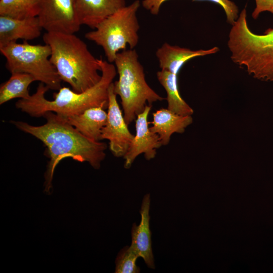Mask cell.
Listing matches in <instances>:
<instances>
[{
	"label": "cell",
	"mask_w": 273,
	"mask_h": 273,
	"mask_svg": "<svg viewBox=\"0 0 273 273\" xmlns=\"http://www.w3.org/2000/svg\"><path fill=\"white\" fill-rule=\"evenodd\" d=\"M46 122L33 126L27 122L12 120L18 129L39 140L46 147V154L50 158L45 173V191L49 192L54 171L59 162L71 158L80 162H87L95 169L100 167L106 156V143L94 142L85 138L71 125L63 116L48 112L42 116Z\"/></svg>",
	"instance_id": "6da1fadb"
},
{
	"label": "cell",
	"mask_w": 273,
	"mask_h": 273,
	"mask_svg": "<svg viewBox=\"0 0 273 273\" xmlns=\"http://www.w3.org/2000/svg\"><path fill=\"white\" fill-rule=\"evenodd\" d=\"M102 77L92 87L82 93H76L69 87H62L53 95L54 100L45 98L50 89L40 82L36 92L26 99H20L16 107L31 117H40L48 112H53L64 117L80 114L90 108L108 106V88L117 74L115 66L102 59H99Z\"/></svg>",
	"instance_id": "7a4b0ae2"
},
{
	"label": "cell",
	"mask_w": 273,
	"mask_h": 273,
	"mask_svg": "<svg viewBox=\"0 0 273 273\" xmlns=\"http://www.w3.org/2000/svg\"><path fill=\"white\" fill-rule=\"evenodd\" d=\"M43 40L51 50L50 60L62 81L76 93L86 91L101 79L99 59L75 34L47 32Z\"/></svg>",
	"instance_id": "3957f363"
},
{
	"label": "cell",
	"mask_w": 273,
	"mask_h": 273,
	"mask_svg": "<svg viewBox=\"0 0 273 273\" xmlns=\"http://www.w3.org/2000/svg\"><path fill=\"white\" fill-rule=\"evenodd\" d=\"M232 26L227 43L231 60L254 78L273 83V28L262 34L252 32L246 8Z\"/></svg>",
	"instance_id": "277c9868"
},
{
	"label": "cell",
	"mask_w": 273,
	"mask_h": 273,
	"mask_svg": "<svg viewBox=\"0 0 273 273\" xmlns=\"http://www.w3.org/2000/svg\"><path fill=\"white\" fill-rule=\"evenodd\" d=\"M133 49L124 50L117 54L114 63L118 79L113 83L114 93L121 99L123 116L128 125L145 108L166 99L154 91L147 83L144 67L139 61Z\"/></svg>",
	"instance_id": "5b68a950"
},
{
	"label": "cell",
	"mask_w": 273,
	"mask_h": 273,
	"mask_svg": "<svg viewBox=\"0 0 273 273\" xmlns=\"http://www.w3.org/2000/svg\"><path fill=\"white\" fill-rule=\"evenodd\" d=\"M140 7V2L135 0L107 17L94 30L85 33L87 39L103 48L108 62L113 63L117 54L125 50L127 44L130 49L137 46L140 25L136 13Z\"/></svg>",
	"instance_id": "8992f818"
},
{
	"label": "cell",
	"mask_w": 273,
	"mask_h": 273,
	"mask_svg": "<svg viewBox=\"0 0 273 273\" xmlns=\"http://www.w3.org/2000/svg\"><path fill=\"white\" fill-rule=\"evenodd\" d=\"M0 52L11 73H27L49 89L59 90L61 88L62 80L50 60L51 50L48 44H31L26 40L22 43L13 42L0 47Z\"/></svg>",
	"instance_id": "52a82bcc"
},
{
	"label": "cell",
	"mask_w": 273,
	"mask_h": 273,
	"mask_svg": "<svg viewBox=\"0 0 273 273\" xmlns=\"http://www.w3.org/2000/svg\"><path fill=\"white\" fill-rule=\"evenodd\" d=\"M37 17L48 32L75 34L81 25L75 0H41Z\"/></svg>",
	"instance_id": "ba28073f"
},
{
	"label": "cell",
	"mask_w": 273,
	"mask_h": 273,
	"mask_svg": "<svg viewBox=\"0 0 273 273\" xmlns=\"http://www.w3.org/2000/svg\"><path fill=\"white\" fill-rule=\"evenodd\" d=\"M114 93L113 83L108 88V106L107 122L103 127L101 140L109 141V148L113 155L121 157L127 152L134 138L128 128Z\"/></svg>",
	"instance_id": "9c48e42d"
},
{
	"label": "cell",
	"mask_w": 273,
	"mask_h": 273,
	"mask_svg": "<svg viewBox=\"0 0 273 273\" xmlns=\"http://www.w3.org/2000/svg\"><path fill=\"white\" fill-rule=\"evenodd\" d=\"M151 105H147L145 110L140 113L135 119V135L123 159L124 167H130L135 159L140 154H144L148 160L153 159L156 155V150L162 145L159 135L152 132L148 122Z\"/></svg>",
	"instance_id": "30bf717a"
},
{
	"label": "cell",
	"mask_w": 273,
	"mask_h": 273,
	"mask_svg": "<svg viewBox=\"0 0 273 273\" xmlns=\"http://www.w3.org/2000/svg\"><path fill=\"white\" fill-rule=\"evenodd\" d=\"M42 29L37 17L18 19L0 16V47L18 39H35L40 35Z\"/></svg>",
	"instance_id": "8fae6325"
},
{
	"label": "cell",
	"mask_w": 273,
	"mask_h": 273,
	"mask_svg": "<svg viewBox=\"0 0 273 273\" xmlns=\"http://www.w3.org/2000/svg\"><path fill=\"white\" fill-rule=\"evenodd\" d=\"M150 196L147 194L143 198L140 211L141 222L139 225L133 223L132 226L130 246L144 259L148 267L154 268L150 230Z\"/></svg>",
	"instance_id": "7c38bea8"
},
{
	"label": "cell",
	"mask_w": 273,
	"mask_h": 273,
	"mask_svg": "<svg viewBox=\"0 0 273 273\" xmlns=\"http://www.w3.org/2000/svg\"><path fill=\"white\" fill-rule=\"evenodd\" d=\"M219 50L217 47L208 50H192L165 42L157 49L156 56L161 70L178 75L183 66L189 60L197 57L214 54Z\"/></svg>",
	"instance_id": "4fadbf2b"
},
{
	"label": "cell",
	"mask_w": 273,
	"mask_h": 273,
	"mask_svg": "<svg viewBox=\"0 0 273 273\" xmlns=\"http://www.w3.org/2000/svg\"><path fill=\"white\" fill-rule=\"evenodd\" d=\"M81 25L95 29L107 17L126 6L125 0H75Z\"/></svg>",
	"instance_id": "5bb4252c"
},
{
	"label": "cell",
	"mask_w": 273,
	"mask_h": 273,
	"mask_svg": "<svg viewBox=\"0 0 273 273\" xmlns=\"http://www.w3.org/2000/svg\"><path fill=\"white\" fill-rule=\"evenodd\" d=\"M193 121L192 116L180 115L167 108H161L153 113V126L150 128L159 135L162 145L166 146L172 134L184 133Z\"/></svg>",
	"instance_id": "9a60e30c"
},
{
	"label": "cell",
	"mask_w": 273,
	"mask_h": 273,
	"mask_svg": "<svg viewBox=\"0 0 273 273\" xmlns=\"http://www.w3.org/2000/svg\"><path fill=\"white\" fill-rule=\"evenodd\" d=\"M65 118L85 138L94 142H101L102 131L107 120V113L105 109L93 107Z\"/></svg>",
	"instance_id": "2e32d148"
},
{
	"label": "cell",
	"mask_w": 273,
	"mask_h": 273,
	"mask_svg": "<svg viewBox=\"0 0 273 273\" xmlns=\"http://www.w3.org/2000/svg\"><path fill=\"white\" fill-rule=\"evenodd\" d=\"M157 78L165 89L167 97V109L178 115L192 116L193 109L181 97L178 86L177 75L161 70L157 72Z\"/></svg>",
	"instance_id": "e0dca14e"
},
{
	"label": "cell",
	"mask_w": 273,
	"mask_h": 273,
	"mask_svg": "<svg viewBox=\"0 0 273 273\" xmlns=\"http://www.w3.org/2000/svg\"><path fill=\"white\" fill-rule=\"evenodd\" d=\"M34 77L25 73H13L6 82L0 86V105L15 98L26 99L29 95L28 87L33 81Z\"/></svg>",
	"instance_id": "ac0fdd59"
},
{
	"label": "cell",
	"mask_w": 273,
	"mask_h": 273,
	"mask_svg": "<svg viewBox=\"0 0 273 273\" xmlns=\"http://www.w3.org/2000/svg\"><path fill=\"white\" fill-rule=\"evenodd\" d=\"M41 0H0V16L24 19L37 17Z\"/></svg>",
	"instance_id": "d6986e66"
},
{
	"label": "cell",
	"mask_w": 273,
	"mask_h": 273,
	"mask_svg": "<svg viewBox=\"0 0 273 273\" xmlns=\"http://www.w3.org/2000/svg\"><path fill=\"white\" fill-rule=\"evenodd\" d=\"M168 0H143L142 3L143 8L151 14L157 15L159 13L161 5ZM206 1L219 5L224 10L228 23L232 25L239 16V9L236 4L230 0H193Z\"/></svg>",
	"instance_id": "ffe728a7"
},
{
	"label": "cell",
	"mask_w": 273,
	"mask_h": 273,
	"mask_svg": "<svg viewBox=\"0 0 273 273\" xmlns=\"http://www.w3.org/2000/svg\"><path fill=\"white\" fill-rule=\"evenodd\" d=\"M138 254L130 246H125L119 252L115 261L116 273H138L140 268L136 265Z\"/></svg>",
	"instance_id": "44dd1931"
},
{
	"label": "cell",
	"mask_w": 273,
	"mask_h": 273,
	"mask_svg": "<svg viewBox=\"0 0 273 273\" xmlns=\"http://www.w3.org/2000/svg\"><path fill=\"white\" fill-rule=\"evenodd\" d=\"M255 7L253 10L252 16L256 19L262 13L267 12L273 15V0H254Z\"/></svg>",
	"instance_id": "7402d4cb"
}]
</instances>
